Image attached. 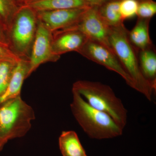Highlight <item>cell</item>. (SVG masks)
I'll use <instances>...</instances> for the list:
<instances>
[{
    "instance_id": "14",
    "label": "cell",
    "mask_w": 156,
    "mask_h": 156,
    "mask_svg": "<svg viewBox=\"0 0 156 156\" xmlns=\"http://www.w3.org/2000/svg\"><path fill=\"white\" fill-rule=\"evenodd\" d=\"M138 57L143 75L156 88V53L154 45L138 51Z\"/></svg>"
},
{
    "instance_id": "23",
    "label": "cell",
    "mask_w": 156,
    "mask_h": 156,
    "mask_svg": "<svg viewBox=\"0 0 156 156\" xmlns=\"http://www.w3.org/2000/svg\"><path fill=\"white\" fill-rule=\"evenodd\" d=\"M89 6L99 7L104 3L112 0H85Z\"/></svg>"
},
{
    "instance_id": "8",
    "label": "cell",
    "mask_w": 156,
    "mask_h": 156,
    "mask_svg": "<svg viewBox=\"0 0 156 156\" xmlns=\"http://www.w3.org/2000/svg\"><path fill=\"white\" fill-rule=\"evenodd\" d=\"M73 27L83 33L89 40L112 49L109 42L111 27L101 17L98 7L92 6L88 8L80 20Z\"/></svg>"
},
{
    "instance_id": "26",
    "label": "cell",
    "mask_w": 156,
    "mask_h": 156,
    "mask_svg": "<svg viewBox=\"0 0 156 156\" xmlns=\"http://www.w3.org/2000/svg\"><path fill=\"white\" fill-rule=\"evenodd\" d=\"M2 147L0 146V151H1L2 150V149H3Z\"/></svg>"
},
{
    "instance_id": "4",
    "label": "cell",
    "mask_w": 156,
    "mask_h": 156,
    "mask_svg": "<svg viewBox=\"0 0 156 156\" xmlns=\"http://www.w3.org/2000/svg\"><path fill=\"white\" fill-rule=\"evenodd\" d=\"M35 119L32 108L20 95L0 104V146L10 140L25 136Z\"/></svg>"
},
{
    "instance_id": "22",
    "label": "cell",
    "mask_w": 156,
    "mask_h": 156,
    "mask_svg": "<svg viewBox=\"0 0 156 156\" xmlns=\"http://www.w3.org/2000/svg\"><path fill=\"white\" fill-rule=\"evenodd\" d=\"M7 33L8 30L7 27L0 17V45L8 48Z\"/></svg>"
},
{
    "instance_id": "5",
    "label": "cell",
    "mask_w": 156,
    "mask_h": 156,
    "mask_svg": "<svg viewBox=\"0 0 156 156\" xmlns=\"http://www.w3.org/2000/svg\"><path fill=\"white\" fill-rule=\"evenodd\" d=\"M38 23L36 11L23 5L8 27V48L19 59H29Z\"/></svg>"
},
{
    "instance_id": "11",
    "label": "cell",
    "mask_w": 156,
    "mask_h": 156,
    "mask_svg": "<svg viewBox=\"0 0 156 156\" xmlns=\"http://www.w3.org/2000/svg\"><path fill=\"white\" fill-rule=\"evenodd\" d=\"M29 60L19 59L17 62L7 90L0 97V104L20 95L23 82L29 76Z\"/></svg>"
},
{
    "instance_id": "9",
    "label": "cell",
    "mask_w": 156,
    "mask_h": 156,
    "mask_svg": "<svg viewBox=\"0 0 156 156\" xmlns=\"http://www.w3.org/2000/svg\"><path fill=\"white\" fill-rule=\"evenodd\" d=\"M89 7L37 11V13L39 21L53 33L75 26Z\"/></svg>"
},
{
    "instance_id": "13",
    "label": "cell",
    "mask_w": 156,
    "mask_h": 156,
    "mask_svg": "<svg viewBox=\"0 0 156 156\" xmlns=\"http://www.w3.org/2000/svg\"><path fill=\"white\" fill-rule=\"evenodd\" d=\"M25 5L36 12L91 7L85 0H40Z\"/></svg>"
},
{
    "instance_id": "1",
    "label": "cell",
    "mask_w": 156,
    "mask_h": 156,
    "mask_svg": "<svg viewBox=\"0 0 156 156\" xmlns=\"http://www.w3.org/2000/svg\"><path fill=\"white\" fill-rule=\"evenodd\" d=\"M70 108L74 117L88 136L92 139H110L121 136L123 129L110 116L87 103L79 93L72 91Z\"/></svg>"
},
{
    "instance_id": "2",
    "label": "cell",
    "mask_w": 156,
    "mask_h": 156,
    "mask_svg": "<svg viewBox=\"0 0 156 156\" xmlns=\"http://www.w3.org/2000/svg\"><path fill=\"white\" fill-rule=\"evenodd\" d=\"M128 32L124 24L111 27L109 37L110 45L126 72L134 81L136 90L151 101L156 88L142 75L138 60V51L129 41Z\"/></svg>"
},
{
    "instance_id": "12",
    "label": "cell",
    "mask_w": 156,
    "mask_h": 156,
    "mask_svg": "<svg viewBox=\"0 0 156 156\" xmlns=\"http://www.w3.org/2000/svg\"><path fill=\"white\" fill-rule=\"evenodd\" d=\"M151 20L150 19L138 18L134 27L131 31H128V39L137 51L154 45L149 34Z\"/></svg>"
},
{
    "instance_id": "6",
    "label": "cell",
    "mask_w": 156,
    "mask_h": 156,
    "mask_svg": "<svg viewBox=\"0 0 156 156\" xmlns=\"http://www.w3.org/2000/svg\"><path fill=\"white\" fill-rule=\"evenodd\" d=\"M78 53L87 59L117 73L129 87L136 90L134 81L126 72L112 49L100 43L88 39Z\"/></svg>"
},
{
    "instance_id": "7",
    "label": "cell",
    "mask_w": 156,
    "mask_h": 156,
    "mask_svg": "<svg viewBox=\"0 0 156 156\" xmlns=\"http://www.w3.org/2000/svg\"><path fill=\"white\" fill-rule=\"evenodd\" d=\"M52 37V32L39 20L36 34L29 59V76L41 65L49 62H55L60 58V56H56L53 53Z\"/></svg>"
},
{
    "instance_id": "19",
    "label": "cell",
    "mask_w": 156,
    "mask_h": 156,
    "mask_svg": "<svg viewBox=\"0 0 156 156\" xmlns=\"http://www.w3.org/2000/svg\"><path fill=\"white\" fill-rule=\"evenodd\" d=\"M136 16L142 19H151L156 14V2L154 0H137Z\"/></svg>"
},
{
    "instance_id": "3",
    "label": "cell",
    "mask_w": 156,
    "mask_h": 156,
    "mask_svg": "<svg viewBox=\"0 0 156 156\" xmlns=\"http://www.w3.org/2000/svg\"><path fill=\"white\" fill-rule=\"evenodd\" d=\"M72 91L79 93L92 107L110 116L122 129L126 127L128 111L109 86L99 82L79 80L73 85Z\"/></svg>"
},
{
    "instance_id": "25",
    "label": "cell",
    "mask_w": 156,
    "mask_h": 156,
    "mask_svg": "<svg viewBox=\"0 0 156 156\" xmlns=\"http://www.w3.org/2000/svg\"><path fill=\"white\" fill-rule=\"evenodd\" d=\"M40 1V0H28V2H27L26 4H28V3L32 2H36V1Z\"/></svg>"
},
{
    "instance_id": "21",
    "label": "cell",
    "mask_w": 156,
    "mask_h": 156,
    "mask_svg": "<svg viewBox=\"0 0 156 156\" xmlns=\"http://www.w3.org/2000/svg\"><path fill=\"white\" fill-rule=\"evenodd\" d=\"M19 58L12 53L8 47L0 45V60L18 61Z\"/></svg>"
},
{
    "instance_id": "18",
    "label": "cell",
    "mask_w": 156,
    "mask_h": 156,
    "mask_svg": "<svg viewBox=\"0 0 156 156\" xmlns=\"http://www.w3.org/2000/svg\"><path fill=\"white\" fill-rule=\"evenodd\" d=\"M20 6L15 0H0V17L8 28Z\"/></svg>"
},
{
    "instance_id": "17",
    "label": "cell",
    "mask_w": 156,
    "mask_h": 156,
    "mask_svg": "<svg viewBox=\"0 0 156 156\" xmlns=\"http://www.w3.org/2000/svg\"><path fill=\"white\" fill-rule=\"evenodd\" d=\"M17 62L0 60V97L7 90Z\"/></svg>"
},
{
    "instance_id": "10",
    "label": "cell",
    "mask_w": 156,
    "mask_h": 156,
    "mask_svg": "<svg viewBox=\"0 0 156 156\" xmlns=\"http://www.w3.org/2000/svg\"><path fill=\"white\" fill-rule=\"evenodd\" d=\"M52 50L54 55L60 56L68 52H77L85 44L88 38L80 31L72 27L52 33Z\"/></svg>"
},
{
    "instance_id": "24",
    "label": "cell",
    "mask_w": 156,
    "mask_h": 156,
    "mask_svg": "<svg viewBox=\"0 0 156 156\" xmlns=\"http://www.w3.org/2000/svg\"><path fill=\"white\" fill-rule=\"evenodd\" d=\"M28 0H15L18 5L20 6H21L25 5L26 3L28 2Z\"/></svg>"
},
{
    "instance_id": "20",
    "label": "cell",
    "mask_w": 156,
    "mask_h": 156,
    "mask_svg": "<svg viewBox=\"0 0 156 156\" xmlns=\"http://www.w3.org/2000/svg\"><path fill=\"white\" fill-rule=\"evenodd\" d=\"M137 5V0H120V12L123 21L136 16Z\"/></svg>"
},
{
    "instance_id": "15",
    "label": "cell",
    "mask_w": 156,
    "mask_h": 156,
    "mask_svg": "<svg viewBox=\"0 0 156 156\" xmlns=\"http://www.w3.org/2000/svg\"><path fill=\"white\" fill-rule=\"evenodd\" d=\"M58 144L63 156H87L75 131H62L58 138Z\"/></svg>"
},
{
    "instance_id": "16",
    "label": "cell",
    "mask_w": 156,
    "mask_h": 156,
    "mask_svg": "<svg viewBox=\"0 0 156 156\" xmlns=\"http://www.w3.org/2000/svg\"><path fill=\"white\" fill-rule=\"evenodd\" d=\"M120 0H112L98 7V13L110 27L124 24L119 10Z\"/></svg>"
}]
</instances>
